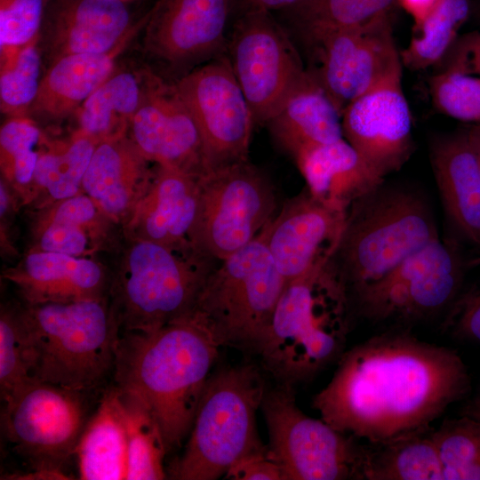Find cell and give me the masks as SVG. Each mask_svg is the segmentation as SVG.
Listing matches in <instances>:
<instances>
[{
	"mask_svg": "<svg viewBox=\"0 0 480 480\" xmlns=\"http://www.w3.org/2000/svg\"><path fill=\"white\" fill-rule=\"evenodd\" d=\"M31 376L86 391L113 370L120 327L108 297L20 306Z\"/></svg>",
	"mask_w": 480,
	"mask_h": 480,
	"instance_id": "5b68a950",
	"label": "cell"
},
{
	"mask_svg": "<svg viewBox=\"0 0 480 480\" xmlns=\"http://www.w3.org/2000/svg\"><path fill=\"white\" fill-rule=\"evenodd\" d=\"M118 388L128 443L126 479H164L167 474L164 458L167 450L156 417L138 395Z\"/></svg>",
	"mask_w": 480,
	"mask_h": 480,
	"instance_id": "836d02e7",
	"label": "cell"
},
{
	"mask_svg": "<svg viewBox=\"0 0 480 480\" xmlns=\"http://www.w3.org/2000/svg\"><path fill=\"white\" fill-rule=\"evenodd\" d=\"M476 18L480 20V3L478 4L476 7Z\"/></svg>",
	"mask_w": 480,
	"mask_h": 480,
	"instance_id": "f907efd6",
	"label": "cell"
},
{
	"mask_svg": "<svg viewBox=\"0 0 480 480\" xmlns=\"http://www.w3.org/2000/svg\"><path fill=\"white\" fill-rule=\"evenodd\" d=\"M148 17L113 50L60 58L44 70L36 99L27 116L39 125L60 123L74 115L88 97L113 73L119 57L140 33Z\"/></svg>",
	"mask_w": 480,
	"mask_h": 480,
	"instance_id": "d4e9b609",
	"label": "cell"
},
{
	"mask_svg": "<svg viewBox=\"0 0 480 480\" xmlns=\"http://www.w3.org/2000/svg\"><path fill=\"white\" fill-rule=\"evenodd\" d=\"M199 207L190 242L218 260L252 242L275 217L273 185L248 160L198 177Z\"/></svg>",
	"mask_w": 480,
	"mask_h": 480,
	"instance_id": "8fae6325",
	"label": "cell"
},
{
	"mask_svg": "<svg viewBox=\"0 0 480 480\" xmlns=\"http://www.w3.org/2000/svg\"><path fill=\"white\" fill-rule=\"evenodd\" d=\"M224 476L233 480H284L282 469L270 458L268 446L238 460Z\"/></svg>",
	"mask_w": 480,
	"mask_h": 480,
	"instance_id": "7bdbcfd3",
	"label": "cell"
},
{
	"mask_svg": "<svg viewBox=\"0 0 480 480\" xmlns=\"http://www.w3.org/2000/svg\"><path fill=\"white\" fill-rule=\"evenodd\" d=\"M304 0H229L231 15L236 18L252 12L282 11L292 7Z\"/></svg>",
	"mask_w": 480,
	"mask_h": 480,
	"instance_id": "bcb514c9",
	"label": "cell"
},
{
	"mask_svg": "<svg viewBox=\"0 0 480 480\" xmlns=\"http://www.w3.org/2000/svg\"><path fill=\"white\" fill-rule=\"evenodd\" d=\"M309 193L326 206L348 212L357 199L383 182L343 138L294 157Z\"/></svg>",
	"mask_w": 480,
	"mask_h": 480,
	"instance_id": "484cf974",
	"label": "cell"
},
{
	"mask_svg": "<svg viewBox=\"0 0 480 480\" xmlns=\"http://www.w3.org/2000/svg\"><path fill=\"white\" fill-rule=\"evenodd\" d=\"M347 213L326 206L307 188L265 226L268 249L287 283L327 264L341 237Z\"/></svg>",
	"mask_w": 480,
	"mask_h": 480,
	"instance_id": "ffe728a7",
	"label": "cell"
},
{
	"mask_svg": "<svg viewBox=\"0 0 480 480\" xmlns=\"http://www.w3.org/2000/svg\"><path fill=\"white\" fill-rule=\"evenodd\" d=\"M471 11L469 0H439L415 28L408 46L400 52L402 64L412 70L440 64L457 40Z\"/></svg>",
	"mask_w": 480,
	"mask_h": 480,
	"instance_id": "d590c367",
	"label": "cell"
},
{
	"mask_svg": "<svg viewBox=\"0 0 480 480\" xmlns=\"http://www.w3.org/2000/svg\"><path fill=\"white\" fill-rule=\"evenodd\" d=\"M268 388L260 368L245 364L211 374L184 452L169 467L175 480H215L238 460L267 448L256 425Z\"/></svg>",
	"mask_w": 480,
	"mask_h": 480,
	"instance_id": "52a82bcc",
	"label": "cell"
},
{
	"mask_svg": "<svg viewBox=\"0 0 480 480\" xmlns=\"http://www.w3.org/2000/svg\"><path fill=\"white\" fill-rule=\"evenodd\" d=\"M260 409L268 454L281 468L284 480H363L368 446L303 413L294 386L277 384L267 390Z\"/></svg>",
	"mask_w": 480,
	"mask_h": 480,
	"instance_id": "9c48e42d",
	"label": "cell"
},
{
	"mask_svg": "<svg viewBox=\"0 0 480 480\" xmlns=\"http://www.w3.org/2000/svg\"><path fill=\"white\" fill-rule=\"evenodd\" d=\"M108 297L123 332H151L189 315L218 260L195 247L124 238Z\"/></svg>",
	"mask_w": 480,
	"mask_h": 480,
	"instance_id": "277c9868",
	"label": "cell"
},
{
	"mask_svg": "<svg viewBox=\"0 0 480 480\" xmlns=\"http://www.w3.org/2000/svg\"><path fill=\"white\" fill-rule=\"evenodd\" d=\"M21 207L18 198L7 184L0 180V240L2 253L15 255V247L11 237L13 215Z\"/></svg>",
	"mask_w": 480,
	"mask_h": 480,
	"instance_id": "f6af8a7d",
	"label": "cell"
},
{
	"mask_svg": "<svg viewBox=\"0 0 480 480\" xmlns=\"http://www.w3.org/2000/svg\"><path fill=\"white\" fill-rule=\"evenodd\" d=\"M81 394L32 378L3 400L4 436L34 470L70 478L63 467L87 422Z\"/></svg>",
	"mask_w": 480,
	"mask_h": 480,
	"instance_id": "7c38bea8",
	"label": "cell"
},
{
	"mask_svg": "<svg viewBox=\"0 0 480 480\" xmlns=\"http://www.w3.org/2000/svg\"><path fill=\"white\" fill-rule=\"evenodd\" d=\"M127 135L156 164L196 175L207 172L199 130L175 83L150 68Z\"/></svg>",
	"mask_w": 480,
	"mask_h": 480,
	"instance_id": "ac0fdd59",
	"label": "cell"
},
{
	"mask_svg": "<svg viewBox=\"0 0 480 480\" xmlns=\"http://www.w3.org/2000/svg\"><path fill=\"white\" fill-rule=\"evenodd\" d=\"M229 0H156L140 31L146 64L175 81L227 52Z\"/></svg>",
	"mask_w": 480,
	"mask_h": 480,
	"instance_id": "5bb4252c",
	"label": "cell"
},
{
	"mask_svg": "<svg viewBox=\"0 0 480 480\" xmlns=\"http://www.w3.org/2000/svg\"><path fill=\"white\" fill-rule=\"evenodd\" d=\"M430 432L370 444L363 480H443L441 463Z\"/></svg>",
	"mask_w": 480,
	"mask_h": 480,
	"instance_id": "d6a6232c",
	"label": "cell"
},
{
	"mask_svg": "<svg viewBox=\"0 0 480 480\" xmlns=\"http://www.w3.org/2000/svg\"><path fill=\"white\" fill-rule=\"evenodd\" d=\"M221 347L200 313L151 332H123L114 361L116 386L138 395L156 417L167 452L189 434Z\"/></svg>",
	"mask_w": 480,
	"mask_h": 480,
	"instance_id": "7a4b0ae2",
	"label": "cell"
},
{
	"mask_svg": "<svg viewBox=\"0 0 480 480\" xmlns=\"http://www.w3.org/2000/svg\"><path fill=\"white\" fill-rule=\"evenodd\" d=\"M100 141L74 130L62 139L44 136L34 174V201L40 207L82 192V182Z\"/></svg>",
	"mask_w": 480,
	"mask_h": 480,
	"instance_id": "4dcf8cb0",
	"label": "cell"
},
{
	"mask_svg": "<svg viewBox=\"0 0 480 480\" xmlns=\"http://www.w3.org/2000/svg\"><path fill=\"white\" fill-rule=\"evenodd\" d=\"M0 108L10 117L26 116L44 74L37 38L0 64Z\"/></svg>",
	"mask_w": 480,
	"mask_h": 480,
	"instance_id": "74e56055",
	"label": "cell"
},
{
	"mask_svg": "<svg viewBox=\"0 0 480 480\" xmlns=\"http://www.w3.org/2000/svg\"><path fill=\"white\" fill-rule=\"evenodd\" d=\"M397 0H304L279 11L308 47L330 33L363 28L391 18Z\"/></svg>",
	"mask_w": 480,
	"mask_h": 480,
	"instance_id": "1f68e13d",
	"label": "cell"
},
{
	"mask_svg": "<svg viewBox=\"0 0 480 480\" xmlns=\"http://www.w3.org/2000/svg\"><path fill=\"white\" fill-rule=\"evenodd\" d=\"M443 330L453 338L480 344V288L458 295L449 307Z\"/></svg>",
	"mask_w": 480,
	"mask_h": 480,
	"instance_id": "b9f144b4",
	"label": "cell"
},
{
	"mask_svg": "<svg viewBox=\"0 0 480 480\" xmlns=\"http://www.w3.org/2000/svg\"><path fill=\"white\" fill-rule=\"evenodd\" d=\"M350 309L328 264L289 282L256 352L262 368L277 384L310 380L343 354Z\"/></svg>",
	"mask_w": 480,
	"mask_h": 480,
	"instance_id": "3957f363",
	"label": "cell"
},
{
	"mask_svg": "<svg viewBox=\"0 0 480 480\" xmlns=\"http://www.w3.org/2000/svg\"><path fill=\"white\" fill-rule=\"evenodd\" d=\"M143 0H50L37 45L44 70L61 57L113 50L144 20L133 7Z\"/></svg>",
	"mask_w": 480,
	"mask_h": 480,
	"instance_id": "d6986e66",
	"label": "cell"
},
{
	"mask_svg": "<svg viewBox=\"0 0 480 480\" xmlns=\"http://www.w3.org/2000/svg\"><path fill=\"white\" fill-rule=\"evenodd\" d=\"M149 67L117 64L74 114L76 130L100 141L126 134L138 109Z\"/></svg>",
	"mask_w": 480,
	"mask_h": 480,
	"instance_id": "f546056e",
	"label": "cell"
},
{
	"mask_svg": "<svg viewBox=\"0 0 480 480\" xmlns=\"http://www.w3.org/2000/svg\"><path fill=\"white\" fill-rule=\"evenodd\" d=\"M266 124L293 158L303 150L344 138L341 116L316 80L295 92Z\"/></svg>",
	"mask_w": 480,
	"mask_h": 480,
	"instance_id": "f1b7e54d",
	"label": "cell"
},
{
	"mask_svg": "<svg viewBox=\"0 0 480 480\" xmlns=\"http://www.w3.org/2000/svg\"><path fill=\"white\" fill-rule=\"evenodd\" d=\"M402 66L352 101L341 115L344 139L379 178L398 171L413 149Z\"/></svg>",
	"mask_w": 480,
	"mask_h": 480,
	"instance_id": "e0dca14e",
	"label": "cell"
},
{
	"mask_svg": "<svg viewBox=\"0 0 480 480\" xmlns=\"http://www.w3.org/2000/svg\"><path fill=\"white\" fill-rule=\"evenodd\" d=\"M438 239L425 199L410 189L383 186L382 182L348 209L341 237L328 264L348 296Z\"/></svg>",
	"mask_w": 480,
	"mask_h": 480,
	"instance_id": "8992f818",
	"label": "cell"
},
{
	"mask_svg": "<svg viewBox=\"0 0 480 480\" xmlns=\"http://www.w3.org/2000/svg\"><path fill=\"white\" fill-rule=\"evenodd\" d=\"M50 0H0V64L38 37Z\"/></svg>",
	"mask_w": 480,
	"mask_h": 480,
	"instance_id": "60d3db41",
	"label": "cell"
},
{
	"mask_svg": "<svg viewBox=\"0 0 480 480\" xmlns=\"http://www.w3.org/2000/svg\"><path fill=\"white\" fill-rule=\"evenodd\" d=\"M264 228L248 244L219 261L198 298L195 310L220 346L257 352L288 284L270 255Z\"/></svg>",
	"mask_w": 480,
	"mask_h": 480,
	"instance_id": "ba28073f",
	"label": "cell"
},
{
	"mask_svg": "<svg viewBox=\"0 0 480 480\" xmlns=\"http://www.w3.org/2000/svg\"><path fill=\"white\" fill-rule=\"evenodd\" d=\"M308 48L316 62L309 71L340 116L352 101L402 66L390 18L330 33Z\"/></svg>",
	"mask_w": 480,
	"mask_h": 480,
	"instance_id": "2e32d148",
	"label": "cell"
},
{
	"mask_svg": "<svg viewBox=\"0 0 480 480\" xmlns=\"http://www.w3.org/2000/svg\"><path fill=\"white\" fill-rule=\"evenodd\" d=\"M198 177L156 164L149 188L122 228L124 237L178 249L194 247L190 237L199 207Z\"/></svg>",
	"mask_w": 480,
	"mask_h": 480,
	"instance_id": "7402d4cb",
	"label": "cell"
},
{
	"mask_svg": "<svg viewBox=\"0 0 480 480\" xmlns=\"http://www.w3.org/2000/svg\"><path fill=\"white\" fill-rule=\"evenodd\" d=\"M439 0H397V3L412 17L417 28L436 6Z\"/></svg>",
	"mask_w": 480,
	"mask_h": 480,
	"instance_id": "7dc6e473",
	"label": "cell"
},
{
	"mask_svg": "<svg viewBox=\"0 0 480 480\" xmlns=\"http://www.w3.org/2000/svg\"><path fill=\"white\" fill-rule=\"evenodd\" d=\"M443 480H480V421L461 415L430 432Z\"/></svg>",
	"mask_w": 480,
	"mask_h": 480,
	"instance_id": "8d00e7d4",
	"label": "cell"
},
{
	"mask_svg": "<svg viewBox=\"0 0 480 480\" xmlns=\"http://www.w3.org/2000/svg\"><path fill=\"white\" fill-rule=\"evenodd\" d=\"M127 133L100 140L82 182V192L116 225L124 226L149 188L156 165Z\"/></svg>",
	"mask_w": 480,
	"mask_h": 480,
	"instance_id": "cb8c5ba5",
	"label": "cell"
},
{
	"mask_svg": "<svg viewBox=\"0 0 480 480\" xmlns=\"http://www.w3.org/2000/svg\"><path fill=\"white\" fill-rule=\"evenodd\" d=\"M469 389L455 350L386 332L343 352L312 407L337 430L377 444L430 432V424Z\"/></svg>",
	"mask_w": 480,
	"mask_h": 480,
	"instance_id": "6da1fadb",
	"label": "cell"
},
{
	"mask_svg": "<svg viewBox=\"0 0 480 480\" xmlns=\"http://www.w3.org/2000/svg\"><path fill=\"white\" fill-rule=\"evenodd\" d=\"M430 156L448 216L468 239L480 244V170L466 133L435 140Z\"/></svg>",
	"mask_w": 480,
	"mask_h": 480,
	"instance_id": "4316f807",
	"label": "cell"
},
{
	"mask_svg": "<svg viewBox=\"0 0 480 480\" xmlns=\"http://www.w3.org/2000/svg\"><path fill=\"white\" fill-rule=\"evenodd\" d=\"M173 82L199 130L207 172L247 161L255 124L227 54Z\"/></svg>",
	"mask_w": 480,
	"mask_h": 480,
	"instance_id": "9a60e30c",
	"label": "cell"
},
{
	"mask_svg": "<svg viewBox=\"0 0 480 480\" xmlns=\"http://www.w3.org/2000/svg\"><path fill=\"white\" fill-rule=\"evenodd\" d=\"M44 136L40 125L28 116L10 117L0 129L1 180L21 207L34 201V174Z\"/></svg>",
	"mask_w": 480,
	"mask_h": 480,
	"instance_id": "e575fe53",
	"label": "cell"
},
{
	"mask_svg": "<svg viewBox=\"0 0 480 480\" xmlns=\"http://www.w3.org/2000/svg\"><path fill=\"white\" fill-rule=\"evenodd\" d=\"M461 415H465L480 421V393H478L464 406L461 411Z\"/></svg>",
	"mask_w": 480,
	"mask_h": 480,
	"instance_id": "681fc988",
	"label": "cell"
},
{
	"mask_svg": "<svg viewBox=\"0 0 480 480\" xmlns=\"http://www.w3.org/2000/svg\"><path fill=\"white\" fill-rule=\"evenodd\" d=\"M2 277L23 304L36 305L107 297L110 270L96 258L28 249Z\"/></svg>",
	"mask_w": 480,
	"mask_h": 480,
	"instance_id": "44dd1931",
	"label": "cell"
},
{
	"mask_svg": "<svg viewBox=\"0 0 480 480\" xmlns=\"http://www.w3.org/2000/svg\"><path fill=\"white\" fill-rule=\"evenodd\" d=\"M463 265L457 246L436 240L381 278L348 294L350 306L373 321L414 320L450 307L459 295Z\"/></svg>",
	"mask_w": 480,
	"mask_h": 480,
	"instance_id": "4fadbf2b",
	"label": "cell"
},
{
	"mask_svg": "<svg viewBox=\"0 0 480 480\" xmlns=\"http://www.w3.org/2000/svg\"><path fill=\"white\" fill-rule=\"evenodd\" d=\"M32 212L28 249L96 258L115 253L124 239L122 228L84 192Z\"/></svg>",
	"mask_w": 480,
	"mask_h": 480,
	"instance_id": "603a6c76",
	"label": "cell"
},
{
	"mask_svg": "<svg viewBox=\"0 0 480 480\" xmlns=\"http://www.w3.org/2000/svg\"><path fill=\"white\" fill-rule=\"evenodd\" d=\"M226 54L255 124H266L295 92L316 80L288 30L270 12L236 17Z\"/></svg>",
	"mask_w": 480,
	"mask_h": 480,
	"instance_id": "30bf717a",
	"label": "cell"
},
{
	"mask_svg": "<svg viewBox=\"0 0 480 480\" xmlns=\"http://www.w3.org/2000/svg\"><path fill=\"white\" fill-rule=\"evenodd\" d=\"M31 379L30 349L20 307L2 306L0 313L2 400Z\"/></svg>",
	"mask_w": 480,
	"mask_h": 480,
	"instance_id": "f35d334b",
	"label": "cell"
},
{
	"mask_svg": "<svg viewBox=\"0 0 480 480\" xmlns=\"http://www.w3.org/2000/svg\"><path fill=\"white\" fill-rule=\"evenodd\" d=\"M442 62L443 68L468 75H480V32L457 38Z\"/></svg>",
	"mask_w": 480,
	"mask_h": 480,
	"instance_id": "ee69618b",
	"label": "cell"
},
{
	"mask_svg": "<svg viewBox=\"0 0 480 480\" xmlns=\"http://www.w3.org/2000/svg\"><path fill=\"white\" fill-rule=\"evenodd\" d=\"M75 455L80 479H126L128 443L117 386L103 395L84 426Z\"/></svg>",
	"mask_w": 480,
	"mask_h": 480,
	"instance_id": "83f0119b",
	"label": "cell"
},
{
	"mask_svg": "<svg viewBox=\"0 0 480 480\" xmlns=\"http://www.w3.org/2000/svg\"><path fill=\"white\" fill-rule=\"evenodd\" d=\"M428 84L432 102L441 113L480 124V77L443 68Z\"/></svg>",
	"mask_w": 480,
	"mask_h": 480,
	"instance_id": "ab89813d",
	"label": "cell"
},
{
	"mask_svg": "<svg viewBox=\"0 0 480 480\" xmlns=\"http://www.w3.org/2000/svg\"><path fill=\"white\" fill-rule=\"evenodd\" d=\"M465 133L476 155L480 170V124L472 126Z\"/></svg>",
	"mask_w": 480,
	"mask_h": 480,
	"instance_id": "c3c4849f",
	"label": "cell"
}]
</instances>
